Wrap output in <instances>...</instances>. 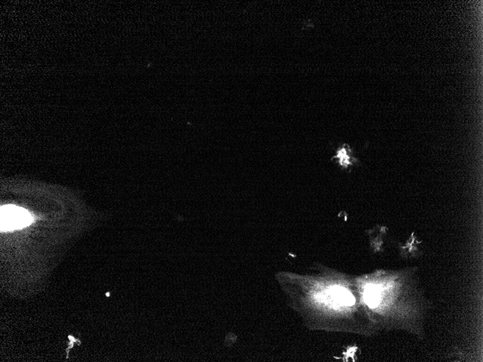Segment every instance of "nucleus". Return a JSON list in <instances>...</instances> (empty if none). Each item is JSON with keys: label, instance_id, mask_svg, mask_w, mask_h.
<instances>
[{"label": "nucleus", "instance_id": "obj_1", "mask_svg": "<svg viewBox=\"0 0 483 362\" xmlns=\"http://www.w3.org/2000/svg\"><path fill=\"white\" fill-rule=\"evenodd\" d=\"M0 216L1 232L23 229L32 223V217L28 210L13 205L2 206Z\"/></svg>", "mask_w": 483, "mask_h": 362}, {"label": "nucleus", "instance_id": "obj_2", "mask_svg": "<svg viewBox=\"0 0 483 362\" xmlns=\"http://www.w3.org/2000/svg\"><path fill=\"white\" fill-rule=\"evenodd\" d=\"M329 294L332 301L336 304L341 307H351L355 303V298L352 294L344 288L333 287L331 289Z\"/></svg>", "mask_w": 483, "mask_h": 362}, {"label": "nucleus", "instance_id": "obj_3", "mask_svg": "<svg viewBox=\"0 0 483 362\" xmlns=\"http://www.w3.org/2000/svg\"><path fill=\"white\" fill-rule=\"evenodd\" d=\"M333 158L337 159L339 164L346 170L358 162V160L352 156L350 148L347 144L343 145L342 147L339 148L337 155Z\"/></svg>", "mask_w": 483, "mask_h": 362}, {"label": "nucleus", "instance_id": "obj_4", "mask_svg": "<svg viewBox=\"0 0 483 362\" xmlns=\"http://www.w3.org/2000/svg\"><path fill=\"white\" fill-rule=\"evenodd\" d=\"M364 299L370 308H377L380 301V290L379 287L373 285L367 286L364 293Z\"/></svg>", "mask_w": 483, "mask_h": 362}, {"label": "nucleus", "instance_id": "obj_5", "mask_svg": "<svg viewBox=\"0 0 483 362\" xmlns=\"http://www.w3.org/2000/svg\"><path fill=\"white\" fill-rule=\"evenodd\" d=\"M420 241H417L416 237H415L414 234H412L410 239H409L408 243L404 246H401V255L402 256H408L409 255H416L417 252V244H420Z\"/></svg>", "mask_w": 483, "mask_h": 362}, {"label": "nucleus", "instance_id": "obj_6", "mask_svg": "<svg viewBox=\"0 0 483 362\" xmlns=\"http://www.w3.org/2000/svg\"><path fill=\"white\" fill-rule=\"evenodd\" d=\"M235 340H236V336L232 333L228 334V335L226 336V344L228 346H231L232 344H234Z\"/></svg>", "mask_w": 483, "mask_h": 362}]
</instances>
